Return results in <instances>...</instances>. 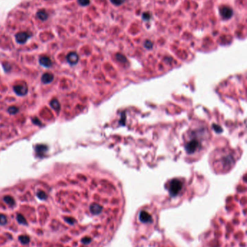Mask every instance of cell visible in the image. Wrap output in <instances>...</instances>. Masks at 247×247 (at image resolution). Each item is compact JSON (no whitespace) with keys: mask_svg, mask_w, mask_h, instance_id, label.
I'll list each match as a JSON object with an SVG mask.
<instances>
[{"mask_svg":"<svg viewBox=\"0 0 247 247\" xmlns=\"http://www.w3.org/2000/svg\"><path fill=\"white\" fill-rule=\"evenodd\" d=\"M245 210L217 215L201 247H246Z\"/></svg>","mask_w":247,"mask_h":247,"instance_id":"6da1fadb","label":"cell"},{"mask_svg":"<svg viewBox=\"0 0 247 247\" xmlns=\"http://www.w3.org/2000/svg\"><path fill=\"white\" fill-rule=\"evenodd\" d=\"M219 13H220L223 18H224L225 20L230 19L233 15V9L230 7H228V6H223V7H221L220 9H219Z\"/></svg>","mask_w":247,"mask_h":247,"instance_id":"7a4b0ae2","label":"cell"},{"mask_svg":"<svg viewBox=\"0 0 247 247\" xmlns=\"http://www.w3.org/2000/svg\"><path fill=\"white\" fill-rule=\"evenodd\" d=\"M14 92L17 95L23 96L26 95L28 93V87L25 84H20V85H16L13 87Z\"/></svg>","mask_w":247,"mask_h":247,"instance_id":"3957f363","label":"cell"},{"mask_svg":"<svg viewBox=\"0 0 247 247\" xmlns=\"http://www.w3.org/2000/svg\"><path fill=\"white\" fill-rule=\"evenodd\" d=\"M78 59H79V56H78L76 52H70L69 54L67 55V61L71 65H75V64H77Z\"/></svg>","mask_w":247,"mask_h":247,"instance_id":"277c9868","label":"cell"},{"mask_svg":"<svg viewBox=\"0 0 247 247\" xmlns=\"http://www.w3.org/2000/svg\"><path fill=\"white\" fill-rule=\"evenodd\" d=\"M30 36L25 32H20L15 35V39L18 44H24L28 40Z\"/></svg>","mask_w":247,"mask_h":247,"instance_id":"5b68a950","label":"cell"},{"mask_svg":"<svg viewBox=\"0 0 247 247\" xmlns=\"http://www.w3.org/2000/svg\"><path fill=\"white\" fill-rule=\"evenodd\" d=\"M39 63L44 67H50L52 64V60L50 59V58L46 56H41L40 59H39Z\"/></svg>","mask_w":247,"mask_h":247,"instance_id":"8992f818","label":"cell"},{"mask_svg":"<svg viewBox=\"0 0 247 247\" xmlns=\"http://www.w3.org/2000/svg\"><path fill=\"white\" fill-rule=\"evenodd\" d=\"M53 79H54V75H53L52 74L49 73V72H47V73H44L42 77V81L43 83L44 84L50 83V82L53 80Z\"/></svg>","mask_w":247,"mask_h":247,"instance_id":"52a82bcc","label":"cell"},{"mask_svg":"<svg viewBox=\"0 0 247 247\" xmlns=\"http://www.w3.org/2000/svg\"><path fill=\"white\" fill-rule=\"evenodd\" d=\"M47 150H48L47 146L44 145H38L36 146V153L37 155H39V156L44 155Z\"/></svg>","mask_w":247,"mask_h":247,"instance_id":"ba28073f","label":"cell"},{"mask_svg":"<svg viewBox=\"0 0 247 247\" xmlns=\"http://www.w3.org/2000/svg\"><path fill=\"white\" fill-rule=\"evenodd\" d=\"M50 106L53 109L56 111H59L60 110V103L56 98L52 99L50 102Z\"/></svg>","mask_w":247,"mask_h":247,"instance_id":"9c48e42d","label":"cell"},{"mask_svg":"<svg viewBox=\"0 0 247 247\" xmlns=\"http://www.w3.org/2000/svg\"><path fill=\"white\" fill-rule=\"evenodd\" d=\"M4 201H5V203H7L9 206H14L15 205V201L14 199V198L12 197L11 196H5L3 198Z\"/></svg>","mask_w":247,"mask_h":247,"instance_id":"30bf717a","label":"cell"},{"mask_svg":"<svg viewBox=\"0 0 247 247\" xmlns=\"http://www.w3.org/2000/svg\"><path fill=\"white\" fill-rule=\"evenodd\" d=\"M37 17L41 20H46L48 17V15L46 12L42 10V11H39L37 13Z\"/></svg>","mask_w":247,"mask_h":247,"instance_id":"8fae6325","label":"cell"},{"mask_svg":"<svg viewBox=\"0 0 247 247\" xmlns=\"http://www.w3.org/2000/svg\"><path fill=\"white\" fill-rule=\"evenodd\" d=\"M18 239L21 244H28L30 242V238L26 235H21V236H19Z\"/></svg>","mask_w":247,"mask_h":247,"instance_id":"7c38bea8","label":"cell"},{"mask_svg":"<svg viewBox=\"0 0 247 247\" xmlns=\"http://www.w3.org/2000/svg\"><path fill=\"white\" fill-rule=\"evenodd\" d=\"M16 219H17V222H18L19 223H20V224H23V225H26L27 224L26 219L25 218L24 216H23V215L17 214L16 215Z\"/></svg>","mask_w":247,"mask_h":247,"instance_id":"4fadbf2b","label":"cell"},{"mask_svg":"<svg viewBox=\"0 0 247 247\" xmlns=\"http://www.w3.org/2000/svg\"><path fill=\"white\" fill-rule=\"evenodd\" d=\"M36 195L37 197H38L40 199H42V200H45V199L47 198V195H46V194L45 193L44 191L37 192Z\"/></svg>","mask_w":247,"mask_h":247,"instance_id":"5bb4252c","label":"cell"},{"mask_svg":"<svg viewBox=\"0 0 247 247\" xmlns=\"http://www.w3.org/2000/svg\"><path fill=\"white\" fill-rule=\"evenodd\" d=\"M8 112L10 114H16V113L19 111V109L15 106H10L8 108Z\"/></svg>","mask_w":247,"mask_h":247,"instance_id":"9a60e30c","label":"cell"},{"mask_svg":"<svg viewBox=\"0 0 247 247\" xmlns=\"http://www.w3.org/2000/svg\"><path fill=\"white\" fill-rule=\"evenodd\" d=\"M7 223V216L4 214H0V225H4Z\"/></svg>","mask_w":247,"mask_h":247,"instance_id":"2e32d148","label":"cell"},{"mask_svg":"<svg viewBox=\"0 0 247 247\" xmlns=\"http://www.w3.org/2000/svg\"><path fill=\"white\" fill-rule=\"evenodd\" d=\"M65 220L66 222L68 223V224H70V225L75 224L76 222V219H74L73 217H65Z\"/></svg>","mask_w":247,"mask_h":247,"instance_id":"e0dca14e","label":"cell"},{"mask_svg":"<svg viewBox=\"0 0 247 247\" xmlns=\"http://www.w3.org/2000/svg\"><path fill=\"white\" fill-rule=\"evenodd\" d=\"M125 0H110V2L115 6H120L125 2Z\"/></svg>","mask_w":247,"mask_h":247,"instance_id":"ac0fdd59","label":"cell"},{"mask_svg":"<svg viewBox=\"0 0 247 247\" xmlns=\"http://www.w3.org/2000/svg\"><path fill=\"white\" fill-rule=\"evenodd\" d=\"M78 2L81 6H87L90 4V0H78Z\"/></svg>","mask_w":247,"mask_h":247,"instance_id":"d6986e66","label":"cell"},{"mask_svg":"<svg viewBox=\"0 0 247 247\" xmlns=\"http://www.w3.org/2000/svg\"><path fill=\"white\" fill-rule=\"evenodd\" d=\"M150 14H149L148 13H144L142 15V18L144 20H148L150 18Z\"/></svg>","mask_w":247,"mask_h":247,"instance_id":"ffe728a7","label":"cell"}]
</instances>
